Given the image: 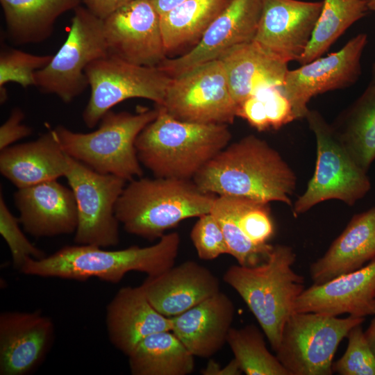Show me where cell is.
<instances>
[{
	"instance_id": "cell-1",
	"label": "cell",
	"mask_w": 375,
	"mask_h": 375,
	"mask_svg": "<svg viewBox=\"0 0 375 375\" xmlns=\"http://www.w3.org/2000/svg\"><path fill=\"white\" fill-rule=\"evenodd\" d=\"M203 191L292 206L294 172L278 152L253 135L228 144L193 178Z\"/></svg>"
},
{
	"instance_id": "cell-2",
	"label": "cell",
	"mask_w": 375,
	"mask_h": 375,
	"mask_svg": "<svg viewBox=\"0 0 375 375\" xmlns=\"http://www.w3.org/2000/svg\"><path fill=\"white\" fill-rule=\"evenodd\" d=\"M181 242L177 232L162 235L156 244L106 250L94 245L66 246L50 256L29 258L20 272L44 278L85 281L97 278L116 284L132 271L157 276L174 265Z\"/></svg>"
},
{
	"instance_id": "cell-3",
	"label": "cell",
	"mask_w": 375,
	"mask_h": 375,
	"mask_svg": "<svg viewBox=\"0 0 375 375\" xmlns=\"http://www.w3.org/2000/svg\"><path fill=\"white\" fill-rule=\"evenodd\" d=\"M157 107V117L136 139L138 159L154 177L193 180L229 144L228 125L181 121Z\"/></svg>"
},
{
	"instance_id": "cell-4",
	"label": "cell",
	"mask_w": 375,
	"mask_h": 375,
	"mask_svg": "<svg viewBox=\"0 0 375 375\" xmlns=\"http://www.w3.org/2000/svg\"><path fill=\"white\" fill-rule=\"evenodd\" d=\"M216 197L193 180L142 176L126 185L115 212L127 233L153 241L182 221L210 212Z\"/></svg>"
},
{
	"instance_id": "cell-5",
	"label": "cell",
	"mask_w": 375,
	"mask_h": 375,
	"mask_svg": "<svg viewBox=\"0 0 375 375\" xmlns=\"http://www.w3.org/2000/svg\"><path fill=\"white\" fill-rule=\"evenodd\" d=\"M296 258L292 247L276 244L264 262L252 267L231 265L223 276L253 313L274 351L296 300L305 290L304 277L292 268Z\"/></svg>"
},
{
	"instance_id": "cell-6",
	"label": "cell",
	"mask_w": 375,
	"mask_h": 375,
	"mask_svg": "<svg viewBox=\"0 0 375 375\" xmlns=\"http://www.w3.org/2000/svg\"><path fill=\"white\" fill-rule=\"evenodd\" d=\"M158 114V108L137 113L108 111L99 128L87 133L59 125L54 130L64 151L97 172L126 181L142 177L143 171L135 143L140 132Z\"/></svg>"
},
{
	"instance_id": "cell-7",
	"label": "cell",
	"mask_w": 375,
	"mask_h": 375,
	"mask_svg": "<svg viewBox=\"0 0 375 375\" xmlns=\"http://www.w3.org/2000/svg\"><path fill=\"white\" fill-rule=\"evenodd\" d=\"M317 144V160L312 177L305 192L292 206L295 216L320 202L337 199L354 205L371 189V183L338 138L332 125L315 110L305 116Z\"/></svg>"
},
{
	"instance_id": "cell-8",
	"label": "cell",
	"mask_w": 375,
	"mask_h": 375,
	"mask_svg": "<svg viewBox=\"0 0 375 375\" xmlns=\"http://www.w3.org/2000/svg\"><path fill=\"white\" fill-rule=\"evenodd\" d=\"M365 317L293 312L287 319L276 356L290 375H331L341 341Z\"/></svg>"
},
{
	"instance_id": "cell-9",
	"label": "cell",
	"mask_w": 375,
	"mask_h": 375,
	"mask_svg": "<svg viewBox=\"0 0 375 375\" xmlns=\"http://www.w3.org/2000/svg\"><path fill=\"white\" fill-rule=\"evenodd\" d=\"M73 11L67 39L49 63L35 73V87L66 103L89 86L87 67L109 53L103 19L81 5Z\"/></svg>"
},
{
	"instance_id": "cell-10",
	"label": "cell",
	"mask_w": 375,
	"mask_h": 375,
	"mask_svg": "<svg viewBox=\"0 0 375 375\" xmlns=\"http://www.w3.org/2000/svg\"><path fill=\"white\" fill-rule=\"evenodd\" d=\"M85 75L90 96L82 117L90 128L113 106L128 99H146L161 106L172 79L158 67L133 64L110 53L91 62Z\"/></svg>"
},
{
	"instance_id": "cell-11",
	"label": "cell",
	"mask_w": 375,
	"mask_h": 375,
	"mask_svg": "<svg viewBox=\"0 0 375 375\" xmlns=\"http://www.w3.org/2000/svg\"><path fill=\"white\" fill-rule=\"evenodd\" d=\"M65 177L77 206L76 244L103 248L117 245L119 222L115 210L127 181L112 174L97 172L69 156Z\"/></svg>"
},
{
	"instance_id": "cell-12",
	"label": "cell",
	"mask_w": 375,
	"mask_h": 375,
	"mask_svg": "<svg viewBox=\"0 0 375 375\" xmlns=\"http://www.w3.org/2000/svg\"><path fill=\"white\" fill-rule=\"evenodd\" d=\"M172 78L163 103L157 106L181 121L227 125L233 122L238 106L219 59Z\"/></svg>"
},
{
	"instance_id": "cell-13",
	"label": "cell",
	"mask_w": 375,
	"mask_h": 375,
	"mask_svg": "<svg viewBox=\"0 0 375 375\" xmlns=\"http://www.w3.org/2000/svg\"><path fill=\"white\" fill-rule=\"evenodd\" d=\"M367 42V35L359 33L339 51L288 71L281 89L292 103L297 119L305 117L312 97L350 87L358 80Z\"/></svg>"
},
{
	"instance_id": "cell-14",
	"label": "cell",
	"mask_w": 375,
	"mask_h": 375,
	"mask_svg": "<svg viewBox=\"0 0 375 375\" xmlns=\"http://www.w3.org/2000/svg\"><path fill=\"white\" fill-rule=\"evenodd\" d=\"M103 21L110 54L149 67L167 58L160 15L150 0H132Z\"/></svg>"
},
{
	"instance_id": "cell-15",
	"label": "cell",
	"mask_w": 375,
	"mask_h": 375,
	"mask_svg": "<svg viewBox=\"0 0 375 375\" xmlns=\"http://www.w3.org/2000/svg\"><path fill=\"white\" fill-rule=\"evenodd\" d=\"M262 0H232L188 51L166 58L158 67L170 77L219 59L233 47L253 41L257 32Z\"/></svg>"
},
{
	"instance_id": "cell-16",
	"label": "cell",
	"mask_w": 375,
	"mask_h": 375,
	"mask_svg": "<svg viewBox=\"0 0 375 375\" xmlns=\"http://www.w3.org/2000/svg\"><path fill=\"white\" fill-rule=\"evenodd\" d=\"M322 1L262 0L253 41L286 62L299 61L311 38Z\"/></svg>"
},
{
	"instance_id": "cell-17",
	"label": "cell",
	"mask_w": 375,
	"mask_h": 375,
	"mask_svg": "<svg viewBox=\"0 0 375 375\" xmlns=\"http://www.w3.org/2000/svg\"><path fill=\"white\" fill-rule=\"evenodd\" d=\"M54 325L41 311L0 315V374L26 375L43 361L52 344Z\"/></svg>"
},
{
	"instance_id": "cell-18",
	"label": "cell",
	"mask_w": 375,
	"mask_h": 375,
	"mask_svg": "<svg viewBox=\"0 0 375 375\" xmlns=\"http://www.w3.org/2000/svg\"><path fill=\"white\" fill-rule=\"evenodd\" d=\"M294 312L342 314L365 317L375 313V258L365 267L305 288Z\"/></svg>"
},
{
	"instance_id": "cell-19",
	"label": "cell",
	"mask_w": 375,
	"mask_h": 375,
	"mask_svg": "<svg viewBox=\"0 0 375 375\" xmlns=\"http://www.w3.org/2000/svg\"><path fill=\"white\" fill-rule=\"evenodd\" d=\"M19 219L35 237H53L76 232L78 210L72 189L57 180L19 188L14 194Z\"/></svg>"
},
{
	"instance_id": "cell-20",
	"label": "cell",
	"mask_w": 375,
	"mask_h": 375,
	"mask_svg": "<svg viewBox=\"0 0 375 375\" xmlns=\"http://www.w3.org/2000/svg\"><path fill=\"white\" fill-rule=\"evenodd\" d=\"M141 285L151 304L167 317L183 313L220 291L217 276L194 260L148 276Z\"/></svg>"
},
{
	"instance_id": "cell-21",
	"label": "cell",
	"mask_w": 375,
	"mask_h": 375,
	"mask_svg": "<svg viewBox=\"0 0 375 375\" xmlns=\"http://www.w3.org/2000/svg\"><path fill=\"white\" fill-rule=\"evenodd\" d=\"M106 324L112 344L126 356L145 338L172 330V319L151 304L142 285L120 288L107 306Z\"/></svg>"
},
{
	"instance_id": "cell-22",
	"label": "cell",
	"mask_w": 375,
	"mask_h": 375,
	"mask_svg": "<svg viewBox=\"0 0 375 375\" xmlns=\"http://www.w3.org/2000/svg\"><path fill=\"white\" fill-rule=\"evenodd\" d=\"M234 314L233 301L219 291L171 317V331L195 357L210 358L227 343Z\"/></svg>"
},
{
	"instance_id": "cell-23",
	"label": "cell",
	"mask_w": 375,
	"mask_h": 375,
	"mask_svg": "<svg viewBox=\"0 0 375 375\" xmlns=\"http://www.w3.org/2000/svg\"><path fill=\"white\" fill-rule=\"evenodd\" d=\"M68 155L54 129L37 140L1 151L0 172L17 189L65 177Z\"/></svg>"
},
{
	"instance_id": "cell-24",
	"label": "cell",
	"mask_w": 375,
	"mask_h": 375,
	"mask_svg": "<svg viewBox=\"0 0 375 375\" xmlns=\"http://www.w3.org/2000/svg\"><path fill=\"white\" fill-rule=\"evenodd\" d=\"M375 258V206L355 215L322 257L310 266L314 284L354 272Z\"/></svg>"
},
{
	"instance_id": "cell-25",
	"label": "cell",
	"mask_w": 375,
	"mask_h": 375,
	"mask_svg": "<svg viewBox=\"0 0 375 375\" xmlns=\"http://www.w3.org/2000/svg\"><path fill=\"white\" fill-rule=\"evenodd\" d=\"M219 60L237 106L262 90L281 87L289 70L288 62L253 40L233 47Z\"/></svg>"
},
{
	"instance_id": "cell-26",
	"label": "cell",
	"mask_w": 375,
	"mask_h": 375,
	"mask_svg": "<svg viewBox=\"0 0 375 375\" xmlns=\"http://www.w3.org/2000/svg\"><path fill=\"white\" fill-rule=\"evenodd\" d=\"M81 0H0L10 40L15 44L40 43L53 31L57 19Z\"/></svg>"
},
{
	"instance_id": "cell-27",
	"label": "cell",
	"mask_w": 375,
	"mask_h": 375,
	"mask_svg": "<svg viewBox=\"0 0 375 375\" xmlns=\"http://www.w3.org/2000/svg\"><path fill=\"white\" fill-rule=\"evenodd\" d=\"M194 357L172 331L149 335L128 356L133 375H188Z\"/></svg>"
},
{
	"instance_id": "cell-28",
	"label": "cell",
	"mask_w": 375,
	"mask_h": 375,
	"mask_svg": "<svg viewBox=\"0 0 375 375\" xmlns=\"http://www.w3.org/2000/svg\"><path fill=\"white\" fill-rule=\"evenodd\" d=\"M332 126L355 162L367 172L375 160V85L369 84Z\"/></svg>"
},
{
	"instance_id": "cell-29",
	"label": "cell",
	"mask_w": 375,
	"mask_h": 375,
	"mask_svg": "<svg viewBox=\"0 0 375 375\" xmlns=\"http://www.w3.org/2000/svg\"><path fill=\"white\" fill-rule=\"evenodd\" d=\"M231 1L186 0L161 15L160 27L167 55L196 45Z\"/></svg>"
},
{
	"instance_id": "cell-30",
	"label": "cell",
	"mask_w": 375,
	"mask_h": 375,
	"mask_svg": "<svg viewBox=\"0 0 375 375\" xmlns=\"http://www.w3.org/2000/svg\"><path fill=\"white\" fill-rule=\"evenodd\" d=\"M367 10L363 0H323L311 38L298 62L303 65L322 56L347 28L365 16Z\"/></svg>"
},
{
	"instance_id": "cell-31",
	"label": "cell",
	"mask_w": 375,
	"mask_h": 375,
	"mask_svg": "<svg viewBox=\"0 0 375 375\" xmlns=\"http://www.w3.org/2000/svg\"><path fill=\"white\" fill-rule=\"evenodd\" d=\"M264 333L254 325L231 328L227 338L234 358L247 375H290L267 349Z\"/></svg>"
},
{
	"instance_id": "cell-32",
	"label": "cell",
	"mask_w": 375,
	"mask_h": 375,
	"mask_svg": "<svg viewBox=\"0 0 375 375\" xmlns=\"http://www.w3.org/2000/svg\"><path fill=\"white\" fill-rule=\"evenodd\" d=\"M210 212L221 226L228 248V254L235 258L238 265L252 267L267 258L274 245H256L244 235L233 215L225 196H217Z\"/></svg>"
},
{
	"instance_id": "cell-33",
	"label": "cell",
	"mask_w": 375,
	"mask_h": 375,
	"mask_svg": "<svg viewBox=\"0 0 375 375\" xmlns=\"http://www.w3.org/2000/svg\"><path fill=\"white\" fill-rule=\"evenodd\" d=\"M225 197L244 235L256 245L269 244L275 231L269 203L242 197Z\"/></svg>"
},
{
	"instance_id": "cell-34",
	"label": "cell",
	"mask_w": 375,
	"mask_h": 375,
	"mask_svg": "<svg viewBox=\"0 0 375 375\" xmlns=\"http://www.w3.org/2000/svg\"><path fill=\"white\" fill-rule=\"evenodd\" d=\"M53 55H35L19 49L3 47L0 53V101L8 99L5 88L16 83L22 88L35 86V73L47 65Z\"/></svg>"
},
{
	"instance_id": "cell-35",
	"label": "cell",
	"mask_w": 375,
	"mask_h": 375,
	"mask_svg": "<svg viewBox=\"0 0 375 375\" xmlns=\"http://www.w3.org/2000/svg\"><path fill=\"white\" fill-rule=\"evenodd\" d=\"M19 224V218L12 214L1 192L0 233L9 247L14 268L20 272L28 259L39 260L46 255L28 240Z\"/></svg>"
},
{
	"instance_id": "cell-36",
	"label": "cell",
	"mask_w": 375,
	"mask_h": 375,
	"mask_svg": "<svg viewBox=\"0 0 375 375\" xmlns=\"http://www.w3.org/2000/svg\"><path fill=\"white\" fill-rule=\"evenodd\" d=\"M361 325L349 331L347 347L342 357L333 363V372L340 375H375V356Z\"/></svg>"
},
{
	"instance_id": "cell-37",
	"label": "cell",
	"mask_w": 375,
	"mask_h": 375,
	"mask_svg": "<svg viewBox=\"0 0 375 375\" xmlns=\"http://www.w3.org/2000/svg\"><path fill=\"white\" fill-rule=\"evenodd\" d=\"M190 238L198 256L202 260H211L228 254L221 226L210 212L198 217L191 230Z\"/></svg>"
},
{
	"instance_id": "cell-38",
	"label": "cell",
	"mask_w": 375,
	"mask_h": 375,
	"mask_svg": "<svg viewBox=\"0 0 375 375\" xmlns=\"http://www.w3.org/2000/svg\"><path fill=\"white\" fill-rule=\"evenodd\" d=\"M261 99L269 129L278 130L296 120L292 103L281 87H272L256 94Z\"/></svg>"
},
{
	"instance_id": "cell-39",
	"label": "cell",
	"mask_w": 375,
	"mask_h": 375,
	"mask_svg": "<svg viewBox=\"0 0 375 375\" xmlns=\"http://www.w3.org/2000/svg\"><path fill=\"white\" fill-rule=\"evenodd\" d=\"M24 113L19 108L12 110L7 120L0 127V150L32 133L31 127L24 124Z\"/></svg>"
},
{
	"instance_id": "cell-40",
	"label": "cell",
	"mask_w": 375,
	"mask_h": 375,
	"mask_svg": "<svg viewBox=\"0 0 375 375\" xmlns=\"http://www.w3.org/2000/svg\"><path fill=\"white\" fill-rule=\"evenodd\" d=\"M85 6L98 17L104 19L119 8L132 0H81Z\"/></svg>"
},
{
	"instance_id": "cell-41",
	"label": "cell",
	"mask_w": 375,
	"mask_h": 375,
	"mask_svg": "<svg viewBox=\"0 0 375 375\" xmlns=\"http://www.w3.org/2000/svg\"><path fill=\"white\" fill-rule=\"evenodd\" d=\"M242 372L238 362L233 358L226 366H219L215 361L210 360L201 371L203 375H240Z\"/></svg>"
},
{
	"instance_id": "cell-42",
	"label": "cell",
	"mask_w": 375,
	"mask_h": 375,
	"mask_svg": "<svg viewBox=\"0 0 375 375\" xmlns=\"http://www.w3.org/2000/svg\"><path fill=\"white\" fill-rule=\"evenodd\" d=\"M160 15H163L186 0H150Z\"/></svg>"
},
{
	"instance_id": "cell-43",
	"label": "cell",
	"mask_w": 375,
	"mask_h": 375,
	"mask_svg": "<svg viewBox=\"0 0 375 375\" xmlns=\"http://www.w3.org/2000/svg\"><path fill=\"white\" fill-rule=\"evenodd\" d=\"M374 317L365 332H364L365 339L375 356V313Z\"/></svg>"
},
{
	"instance_id": "cell-44",
	"label": "cell",
	"mask_w": 375,
	"mask_h": 375,
	"mask_svg": "<svg viewBox=\"0 0 375 375\" xmlns=\"http://www.w3.org/2000/svg\"><path fill=\"white\" fill-rule=\"evenodd\" d=\"M368 10L375 12V0H368L367 1Z\"/></svg>"
},
{
	"instance_id": "cell-45",
	"label": "cell",
	"mask_w": 375,
	"mask_h": 375,
	"mask_svg": "<svg viewBox=\"0 0 375 375\" xmlns=\"http://www.w3.org/2000/svg\"><path fill=\"white\" fill-rule=\"evenodd\" d=\"M369 84L375 85V60L372 67V79Z\"/></svg>"
},
{
	"instance_id": "cell-46",
	"label": "cell",
	"mask_w": 375,
	"mask_h": 375,
	"mask_svg": "<svg viewBox=\"0 0 375 375\" xmlns=\"http://www.w3.org/2000/svg\"><path fill=\"white\" fill-rule=\"evenodd\" d=\"M363 1H366V3H367V1L368 0H363Z\"/></svg>"
}]
</instances>
